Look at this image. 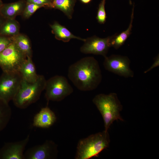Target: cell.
I'll return each mask as SVG.
<instances>
[{
	"instance_id": "24",
	"label": "cell",
	"mask_w": 159,
	"mask_h": 159,
	"mask_svg": "<svg viewBox=\"0 0 159 159\" xmlns=\"http://www.w3.org/2000/svg\"><path fill=\"white\" fill-rule=\"evenodd\" d=\"M27 2L42 6L44 7L52 8V0H26Z\"/></svg>"
},
{
	"instance_id": "25",
	"label": "cell",
	"mask_w": 159,
	"mask_h": 159,
	"mask_svg": "<svg viewBox=\"0 0 159 159\" xmlns=\"http://www.w3.org/2000/svg\"><path fill=\"white\" fill-rule=\"evenodd\" d=\"M159 66V54L155 58L154 61L153 63L152 64L151 66L149 67L147 70H146L144 72V73H146L148 72L154 68L156 67Z\"/></svg>"
},
{
	"instance_id": "20",
	"label": "cell",
	"mask_w": 159,
	"mask_h": 159,
	"mask_svg": "<svg viewBox=\"0 0 159 159\" xmlns=\"http://www.w3.org/2000/svg\"><path fill=\"white\" fill-rule=\"evenodd\" d=\"M11 115V110L9 103L0 99V131L6 127Z\"/></svg>"
},
{
	"instance_id": "15",
	"label": "cell",
	"mask_w": 159,
	"mask_h": 159,
	"mask_svg": "<svg viewBox=\"0 0 159 159\" xmlns=\"http://www.w3.org/2000/svg\"><path fill=\"white\" fill-rule=\"evenodd\" d=\"M52 32L56 39L64 42H69L71 39H76L84 42L85 39L81 38L73 35L66 27L55 21L50 25Z\"/></svg>"
},
{
	"instance_id": "19",
	"label": "cell",
	"mask_w": 159,
	"mask_h": 159,
	"mask_svg": "<svg viewBox=\"0 0 159 159\" xmlns=\"http://www.w3.org/2000/svg\"><path fill=\"white\" fill-rule=\"evenodd\" d=\"M76 0H52V8L62 11L69 18H72Z\"/></svg>"
},
{
	"instance_id": "29",
	"label": "cell",
	"mask_w": 159,
	"mask_h": 159,
	"mask_svg": "<svg viewBox=\"0 0 159 159\" xmlns=\"http://www.w3.org/2000/svg\"><path fill=\"white\" fill-rule=\"evenodd\" d=\"M129 4H130L131 5L132 4V0H129Z\"/></svg>"
},
{
	"instance_id": "23",
	"label": "cell",
	"mask_w": 159,
	"mask_h": 159,
	"mask_svg": "<svg viewBox=\"0 0 159 159\" xmlns=\"http://www.w3.org/2000/svg\"><path fill=\"white\" fill-rule=\"evenodd\" d=\"M13 42L12 37L0 35V53Z\"/></svg>"
},
{
	"instance_id": "26",
	"label": "cell",
	"mask_w": 159,
	"mask_h": 159,
	"mask_svg": "<svg viewBox=\"0 0 159 159\" xmlns=\"http://www.w3.org/2000/svg\"><path fill=\"white\" fill-rule=\"evenodd\" d=\"M82 3L87 4L89 3L92 0H79Z\"/></svg>"
},
{
	"instance_id": "8",
	"label": "cell",
	"mask_w": 159,
	"mask_h": 159,
	"mask_svg": "<svg viewBox=\"0 0 159 159\" xmlns=\"http://www.w3.org/2000/svg\"><path fill=\"white\" fill-rule=\"evenodd\" d=\"M104 58L103 66L106 70L125 78L133 77L134 73L130 67V61L128 57L113 54Z\"/></svg>"
},
{
	"instance_id": "22",
	"label": "cell",
	"mask_w": 159,
	"mask_h": 159,
	"mask_svg": "<svg viewBox=\"0 0 159 159\" xmlns=\"http://www.w3.org/2000/svg\"><path fill=\"white\" fill-rule=\"evenodd\" d=\"M106 0H102L100 3L97 13L96 19L98 22L101 24L106 21L107 16L105 9Z\"/></svg>"
},
{
	"instance_id": "17",
	"label": "cell",
	"mask_w": 159,
	"mask_h": 159,
	"mask_svg": "<svg viewBox=\"0 0 159 159\" xmlns=\"http://www.w3.org/2000/svg\"><path fill=\"white\" fill-rule=\"evenodd\" d=\"M20 25L15 19H5L0 28V35L13 37L19 33Z\"/></svg>"
},
{
	"instance_id": "4",
	"label": "cell",
	"mask_w": 159,
	"mask_h": 159,
	"mask_svg": "<svg viewBox=\"0 0 159 159\" xmlns=\"http://www.w3.org/2000/svg\"><path fill=\"white\" fill-rule=\"evenodd\" d=\"M46 80L44 77L39 75L37 80L29 83L23 80L13 99L15 105L21 109H25L37 101L42 92L45 90Z\"/></svg>"
},
{
	"instance_id": "12",
	"label": "cell",
	"mask_w": 159,
	"mask_h": 159,
	"mask_svg": "<svg viewBox=\"0 0 159 159\" xmlns=\"http://www.w3.org/2000/svg\"><path fill=\"white\" fill-rule=\"evenodd\" d=\"M54 113L48 106L42 108L34 116L33 125L35 127L48 128L53 125L56 121Z\"/></svg>"
},
{
	"instance_id": "2",
	"label": "cell",
	"mask_w": 159,
	"mask_h": 159,
	"mask_svg": "<svg viewBox=\"0 0 159 159\" xmlns=\"http://www.w3.org/2000/svg\"><path fill=\"white\" fill-rule=\"evenodd\" d=\"M92 101L102 115L105 130L108 131L115 121H123L120 115L122 106L116 93L98 94L94 97Z\"/></svg>"
},
{
	"instance_id": "13",
	"label": "cell",
	"mask_w": 159,
	"mask_h": 159,
	"mask_svg": "<svg viewBox=\"0 0 159 159\" xmlns=\"http://www.w3.org/2000/svg\"><path fill=\"white\" fill-rule=\"evenodd\" d=\"M26 1L20 0L16 2L3 4L0 8V14L5 19H15L17 16L21 15Z\"/></svg>"
},
{
	"instance_id": "11",
	"label": "cell",
	"mask_w": 159,
	"mask_h": 159,
	"mask_svg": "<svg viewBox=\"0 0 159 159\" xmlns=\"http://www.w3.org/2000/svg\"><path fill=\"white\" fill-rule=\"evenodd\" d=\"M29 138L28 135L21 140L5 144L0 150V159H24V151Z\"/></svg>"
},
{
	"instance_id": "14",
	"label": "cell",
	"mask_w": 159,
	"mask_h": 159,
	"mask_svg": "<svg viewBox=\"0 0 159 159\" xmlns=\"http://www.w3.org/2000/svg\"><path fill=\"white\" fill-rule=\"evenodd\" d=\"M18 72L22 79L29 83H34L37 80L39 75L37 73L32 57H28L20 67Z\"/></svg>"
},
{
	"instance_id": "10",
	"label": "cell",
	"mask_w": 159,
	"mask_h": 159,
	"mask_svg": "<svg viewBox=\"0 0 159 159\" xmlns=\"http://www.w3.org/2000/svg\"><path fill=\"white\" fill-rule=\"evenodd\" d=\"M57 146L51 140H47L41 145L28 149L24 153V159L55 158L57 153Z\"/></svg>"
},
{
	"instance_id": "16",
	"label": "cell",
	"mask_w": 159,
	"mask_h": 159,
	"mask_svg": "<svg viewBox=\"0 0 159 159\" xmlns=\"http://www.w3.org/2000/svg\"><path fill=\"white\" fill-rule=\"evenodd\" d=\"M134 4H133L131 16L130 21L127 29L125 31L118 34L112 36L110 41L111 47H112L115 49L120 48L125 43L126 40L131 34L132 27V23L134 18Z\"/></svg>"
},
{
	"instance_id": "1",
	"label": "cell",
	"mask_w": 159,
	"mask_h": 159,
	"mask_svg": "<svg viewBox=\"0 0 159 159\" xmlns=\"http://www.w3.org/2000/svg\"><path fill=\"white\" fill-rule=\"evenodd\" d=\"M68 76L74 85L82 91L96 89L102 80L99 63L91 57L83 58L70 65Z\"/></svg>"
},
{
	"instance_id": "7",
	"label": "cell",
	"mask_w": 159,
	"mask_h": 159,
	"mask_svg": "<svg viewBox=\"0 0 159 159\" xmlns=\"http://www.w3.org/2000/svg\"><path fill=\"white\" fill-rule=\"evenodd\" d=\"M22 80L18 72H3L0 76V99L8 103L12 100Z\"/></svg>"
},
{
	"instance_id": "21",
	"label": "cell",
	"mask_w": 159,
	"mask_h": 159,
	"mask_svg": "<svg viewBox=\"0 0 159 159\" xmlns=\"http://www.w3.org/2000/svg\"><path fill=\"white\" fill-rule=\"evenodd\" d=\"M43 7L42 6L26 2L25 7L21 15L24 19H28L37 10Z\"/></svg>"
},
{
	"instance_id": "5",
	"label": "cell",
	"mask_w": 159,
	"mask_h": 159,
	"mask_svg": "<svg viewBox=\"0 0 159 159\" xmlns=\"http://www.w3.org/2000/svg\"><path fill=\"white\" fill-rule=\"evenodd\" d=\"M45 90L47 100L61 101L70 95L73 89L64 76L55 75L47 80Z\"/></svg>"
},
{
	"instance_id": "18",
	"label": "cell",
	"mask_w": 159,
	"mask_h": 159,
	"mask_svg": "<svg viewBox=\"0 0 159 159\" xmlns=\"http://www.w3.org/2000/svg\"><path fill=\"white\" fill-rule=\"evenodd\" d=\"M13 42L18 49L26 57H32V50L30 41L25 35L20 33L12 37Z\"/></svg>"
},
{
	"instance_id": "6",
	"label": "cell",
	"mask_w": 159,
	"mask_h": 159,
	"mask_svg": "<svg viewBox=\"0 0 159 159\" xmlns=\"http://www.w3.org/2000/svg\"><path fill=\"white\" fill-rule=\"evenodd\" d=\"M26 58L13 42L0 53V67L3 72H18Z\"/></svg>"
},
{
	"instance_id": "28",
	"label": "cell",
	"mask_w": 159,
	"mask_h": 159,
	"mask_svg": "<svg viewBox=\"0 0 159 159\" xmlns=\"http://www.w3.org/2000/svg\"><path fill=\"white\" fill-rule=\"evenodd\" d=\"M3 4L1 0H0V8L2 6Z\"/></svg>"
},
{
	"instance_id": "9",
	"label": "cell",
	"mask_w": 159,
	"mask_h": 159,
	"mask_svg": "<svg viewBox=\"0 0 159 159\" xmlns=\"http://www.w3.org/2000/svg\"><path fill=\"white\" fill-rule=\"evenodd\" d=\"M112 36L104 38L96 36L85 39L84 43L80 48V52L85 54H93L106 57L111 47L110 41Z\"/></svg>"
},
{
	"instance_id": "3",
	"label": "cell",
	"mask_w": 159,
	"mask_h": 159,
	"mask_svg": "<svg viewBox=\"0 0 159 159\" xmlns=\"http://www.w3.org/2000/svg\"><path fill=\"white\" fill-rule=\"evenodd\" d=\"M110 139L108 131L104 130L80 140L78 142L76 159H89L98 156L109 147Z\"/></svg>"
},
{
	"instance_id": "27",
	"label": "cell",
	"mask_w": 159,
	"mask_h": 159,
	"mask_svg": "<svg viewBox=\"0 0 159 159\" xmlns=\"http://www.w3.org/2000/svg\"><path fill=\"white\" fill-rule=\"evenodd\" d=\"M5 19L0 14V28Z\"/></svg>"
}]
</instances>
